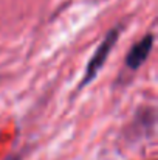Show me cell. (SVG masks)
Instances as JSON below:
<instances>
[{"label":"cell","mask_w":158,"mask_h":160,"mask_svg":"<svg viewBox=\"0 0 158 160\" xmlns=\"http://www.w3.org/2000/svg\"><path fill=\"white\" fill-rule=\"evenodd\" d=\"M6 160H20L19 157H9V159H6Z\"/></svg>","instance_id":"3957f363"},{"label":"cell","mask_w":158,"mask_h":160,"mask_svg":"<svg viewBox=\"0 0 158 160\" xmlns=\"http://www.w3.org/2000/svg\"><path fill=\"white\" fill-rule=\"evenodd\" d=\"M118 38H119V27H116V28H113V30H110V31L107 33L104 41L99 44V47L96 48V52L93 53L92 59H90L89 64H87L85 75H84V78H82V81H81V84H79V89L89 86V84L98 76L99 70L104 67L108 54L112 53V50H113V47H115Z\"/></svg>","instance_id":"6da1fadb"},{"label":"cell","mask_w":158,"mask_h":160,"mask_svg":"<svg viewBox=\"0 0 158 160\" xmlns=\"http://www.w3.org/2000/svg\"><path fill=\"white\" fill-rule=\"evenodd\" d=\"M154 47V36L152 34H146L141 41H138L135 45H132L130 52L126 56V65L130 70H136L140 68L149 58V54L152 52Z\"/></svg>","instance_id":"7a4b0ae2"}]
</instances>
